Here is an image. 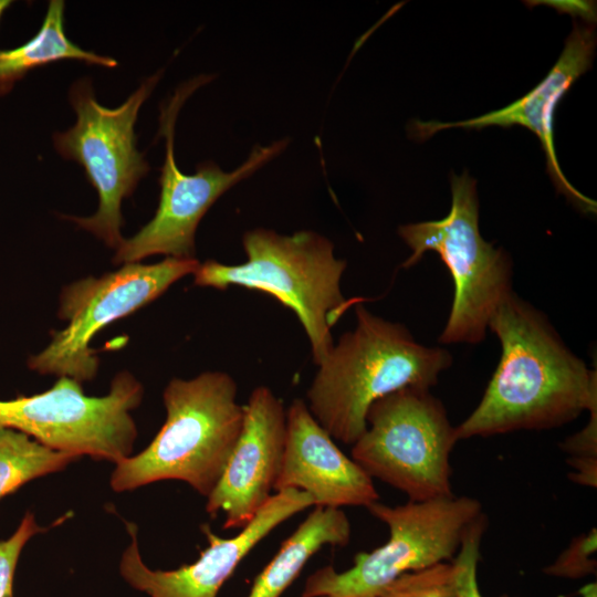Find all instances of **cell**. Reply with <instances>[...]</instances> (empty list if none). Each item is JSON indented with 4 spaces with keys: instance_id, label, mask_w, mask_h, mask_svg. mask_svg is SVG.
<instances>
[{
    "instance_id": "1",
    "label": "cell",
    "mask_w": 597,
    "mask_h": 597,
    "mask_svg": "<svg viewBox=\"0 0 597 597\" xmlns=\"http://www.w3.org/2000/svg\"><path fill=\"white\" fill-rule=\"evenodd\" d=\"M502 347L499 365L458 440L552 429L597 405L596 370L563 342L548 318L512 293L489 323Z\"/></svg>"
},
{
    "instance_id": "2",
    "label": "cell",
    "mask_w": 597,
    "mask_h": 597,
    "mask_svg": "<svg viewBox=\"0 0 597 597\" xmlns=\"http://www.w3.org/2000/svg\"><path fill=\"white\" fill-rule=\"evenodd\" d=\"M356 318L317 365L306 395L313 417L345 444L365 432L373 402L407 387L429 389L452 364L447 349L418 343L402 324L363 305H356Z\"/></svg>"
},
{
    "instance_id": "3",
    "label": "cell",
    "mask_w": 597,
    "mask_h": 597,
    "mask_svg": "<svg viewBox=\"0 0 597 597\" xmlns=\"http://www.w3.org/2000/svg\"><path fill=\"white\" fill-rule=\"evenodd\" d=\"M163 399L164 425L142 452L115 464L111 488L125 492L178 480L207 498L242 429L244 406L238 402L237 383L224 371L172 378Z\"/></svg>"
},
{
    "instance_id": "4",
    "label": "cell",
    "mask_w": 597,
    "mask_h": 597,
    "mask_svg": "<svg viewBox=\"0 0 597 597\" xmlns=\"http://www.w3.org/2000/svg\"><path fill=\"white\" fill-rule=\"evenodd\" d=\"M247 260L223 264L214 260L200 263L193 273L195 285L226 290L241 286L273 296L294 312L303 326L318 365L334 343L331 328L343 313L362 300H346L341 279L346 261L334 253L324 235L302 230L280 234L256 228L243 235Z\"/></svg>"
},
{
    "instance_id": "5",
    "label": "cell",
    "mask_w": 597,
    "mask_h": 597,
    "mask_svg": "<svg viewBox=\"0 0 597 597\" xmlns=\"http://www.w3.org/2000/svg\"><path fill=\"white\" fill-rule=\"evenodd\" d=\"M451 208L440 220L404 224L398 234L410 248L404 268L433 251L448 268L454 295L443 344H478L485 337L498 307L512 294L513 263L502 249L486 242L479 229L476 181L467 171L451 174Z\"/></svg>"
},
{
    "instance_id": "6",
    "label": "cell",
    "mask_w": 597,
    "mask_h": 597,
    "mask_svg": "<svg viewBox=\"0 0 597 597\" xmlns=\"http://www.w3.org/2000/svg\"><path fill=\"white\" fill-rule=\"evenodd\" d=\"M370 514L388 526V541L355 555L350 568L325 566L310 575L301 597H376L399 576L449 562L470 525L482 514L470 496H447L389 506L374 502Z\"/></svg>"
},
{
    "instance_id": "7",
    "label": "cell",
    "mask_w": 597,
    "mask_h": 597,
    "mask_svg": "<svg viewBox=\"0 0 597 597\" xmlns=\"http://www.w3.org/2000/svg\"><path fill=\"white\" fill-rule=\"evenodd\" d=\"M457 441L442 402L429 389L407 387L373 402L352 459L371 479L421 502L454 495L450 454Z\"/></svg>"
},
{
    "instance_id": "8",
    "label": "cell",
    "mask_w": 597,
    "mask_h": 597,
    "mask_svg": "<svg viewBox=\"0 0 597 597\" xmlns=\"http://www.w3.org/2000/svg\"><path fill=\"white\" fill-rule=\"evenodd\" d=\"M160 77L161 71L147 77L116 108H107L97 102L88 78L76 81L69 94L76 123L53 136L57 153L84 168L100 201L93 216L66 219L115 250L124 240L122 202L149 171V165L136 147L134 127L142 105Z\"/></svg>"
},
{
    "instance_id": "9",
    "label": "cell",
    "mask_w": 597,
    "mask_h": 597,
    "mask_svg": "<svg viewBox=\"0 0 597 597\" xmlns=\"http://www.w3.org/2000/svg\"><path fill=\"white\" fill-rule=\"evenodd\" d=\"M142 384L118 373L102 397L62 376L40 394L0 400V427L23 432L55 451L118 463L130 457L137 428L130 411L143 399Z\"/></svg>"
},
{
    "instance_id": "10",
    "label": "cell",
    "mask_w": 597,
    "mask_h": 597,
    "mask_svg": "<svg viewBox=\"0 0 597 597\" xmlns=\"http://www.w3.org/2000/svg\"><path fill=\"white\" fill-rule=\"evenodd\" d=\"M211 80L197 76L177 88L163 103L158 136L165 137L166 155L160 168L159 203L153 219L116 249L113 262L127 264L165 254L171 258H195V234L210 207L230 188L252 176L289 145L283 138L266 146H255L247 160L232 171L222 170L213 161L201 163L192 175L182 172L176 163L174 136L178 113L187 98Z\"/></svg>"
},
{
    "instance_id": "11",
    "label": "cell",
    "mask_w": 597,
    "mask_h": 597,
    "mask_svg": "<svg viewBox=\"0 0 597 597\" xmlns=\"http://www.w3.org/2000/svg\"><path fill=\"white\" fill-rule=\"evenodd\" d=\"M199 264L196 258L168 256L153 264H123L101 277L71 283L61 293L57 313L67 324L51 333L50 344L29 358V368L81 384L92 380L98 369V359L90 345L95 335L158 298L175 282L193 274Z\"/></svg>"
},
{
    "instance_id": "12",
    "label": "cell",
    "mask_w": 597,
    "mask_h": 597,
    "mask_svg": "<svg viewBox=\"0 0 597 597\" xmlns=\"http://www.w3.org/2000/svg\"><path fill=\"white\" fill-rule=\"evenodd\" d=\"M314 505L308 494L295 489L275 492L265 505L233 537L216 535L209 525L201 526L208 546L191 564L172 570L151 569L143 562L137 527L127 523L132 542L122 555L119 572L135 589L150 597H217L222 585L240 562L275 527Z\"/></svg>"
},
{
    "instance_id": "13",
    "label": "cell",
    "mask_w": 597,
    "mask_h": 597,
    "mask_svg": "<svg viewBox=\"0 0 597 597\" xmlns=\"http://www.w3.org/2000/svg\"><path fill=\"white\" fill-rule=\"evenodd\" d=\"M286 438V410L266 386L244 405L242 429L206 511L224 514V528H243L273 495Z\"/></svg>"
},
{
    "instance_id": "14",
    "label": "cell",
    "mask_w": 597,
    "mask_h": 597,
    "mask_svg": "<svg viewBox=\"0 0 597 597\" xmlns=\"http://www.w3.org/2000/svg\"><path fill=\"white\" fill-rule=\"evenodd\" d=\"M595 46L593 20L574 21L573 31L557 62L545 78L527 94L504 108L471 119L453 123L415 121L412 123L413 136L417 139H427L437 132L451 127L482 129L488 126L507 128L521 125L533 132L540 139L545 153L548 175L557 190L583 212H596V202L577 191L564 176L558 165L553 139L554 111L575 81L591 66Z\"/></svg>"
},
{
    "instance_id": "15",
    "label": "cell",
    "mask_w": 597,
    "mask_h": 597,
    "mask_svg": "<svg viewBox=\"0 0 597 597\" xmlns=\"http://www.w3.org/2000/svg\"><path fill=\"white\" fill-rule=\"evenodd\" d=\"M295 489L315 506H369L379 500L373 479L345 455L317 422L306 402L295 399L286 410V438L274 491Z\"/></svg>"
},
{
    "instance_id": "16",
    "label": "cell",
    "mask_w": 597,
    "mask_h": 597,
    "mask_svg": "<svg viewBox=\"0 0 597 597\" xmlns=\"http://www.w3.org/2000/svg\"><path fill=\"white\" fill-rule=\"evenodd\" d=\"M349 540L350 523L343 510L316 506L256 576L248 597H281L315 553Z\"/></svg>"
},
{
    "instance_id": "17",
    "label": "cell",
    "mask_w": 597,
    "mask_h": 597,
    "mask_svg": "<svg viewBox=\"0 0 597 597\" xmlns=\"http://www.w3.org/2000/svg\"><path fill=\"white\" fill-rule=\"evenodd\" d=\"M64 2L51 0L39 31L25 43L13 49H0V96L30 71L63 60H75L103 67H115L117 61L86 51L73 43L64 30Z\"/></svg>"
},
{
    "instance_id": "18",
    "label": "cell",
    "mask_w": 597,
    "mask_h": 597,
    "mask_svg": "<svg viewBox=\"0 0 597 597\" xmlns=\"http://www.w3.org/2000/svg\"><path fill=\"white\" fill-rule=\"evenodd\" d=\"M77 459L48 448L23 432L0 427V500Z\"/></svg>"
},
{
    "instance_id": "19",
    "label": "cell",
    "mask_w": 597,
    "mask_h": 597,
    "mask_svg": "<svg viewBox=\"0 0 597 597\" xmlns=\"http://www.w3.org/2000/svg\"><path fill=\"white\" fill-rule=\"evenodd\" d=\"M376 597H458L452 562L406 573L384 587Z\"/></svg>"
},
{
    "instance_id": "20",
    "label": "cell",
    "mask_w": 597,
    "mask_h": 597,
    "mask_svg": "<svg viewBox=\"0 0 597 597\" xmlns=\"http://www.w3.org/2000/svg\"><path fill=\"white\" fill-rule=\"evenodd\" d=\"M590 420L578 433L567 438L562 449L569 454L568 463L574 469L569 475L574 482L596 488L597 484V405L589 409Z\"/></svg>"
},
{
    "instance_id": "21",
    "label": "cell",
    "mask_w": 597,
    "mask_h": 597,
    "mask_svg": "<svg viewBox=\"0 0 597 597\" xmlns=\"http://www.w3.org/2000/svg\"><path fill=\"white\" fill-rule=\"evenodd\" d=\"M486 517L482 513L468 528L457 557L452 559L458 597H482L478 584L480 546L486 530Z\"/></svg>"
},
{
    "instance_id": "22",
    "label": "cell",
    "mask_w": 597,
    "mask_h": 597,
    "mask_svg": "<svg viewBox=\"0 0 597 597\" xmlns=\"http://www.w3.org/2000/svg\"><path fill=\"white\" fill-rule=\"evenodd\" d=\"M597 531L591 528L583 533L566 547L543 572L548 576L562 578H582L597 569Z\"/></svg>"
},
{
    "instance_id": "23",
    "label": "cell",
    "mask_w": 597,
    "mask_h": 597,
    "mask_svg": "<svg viewBox=\"0 0 597 597\" xmlns=\"http://www.w3.org/2000/svg\"><path fill=\"white\" fill-rule=\"evenodd\" d=\"M34 517L27 512L14 533L0 541V597H13V580L17 565L25 544L44 531Z\"/></svg>"
},
{
    "instance_id": "24",
    "label": "cell",
    "mask_w": 597,
    "mask_h": 597,
    "mask_svg": "<svg viewBox=\"0 0 597 597\" xmlns=\"http://www.w3.org/2000/svg\"><path fill=\"white\" fill-rule=\"evenodd\" d=\"M580 597H597V584L596 582L589 583L585 586H583L579 589ZM501 597H509L507 595H503Z\"/></svg>"
},
{
    "instance_id": "25",
    "label": "cell",
    "mask_w": 597,
    "mask_h": 597,
    "mask_svg": "<svg viewBox=\"0 0 597 597\" xmlns=\"http://www.w3.org/2000/svg\"><path fill=\"white\" fill-rule=\"evenodd\" d=\"M12 4L10 0H0V19L6 12V10Z\"/></svg>"
}]
</instances>
